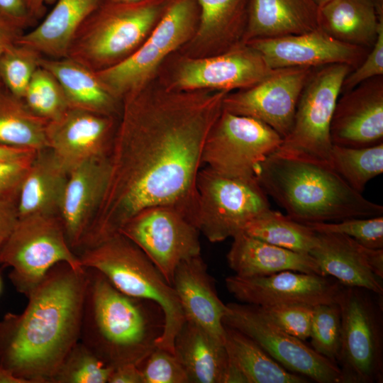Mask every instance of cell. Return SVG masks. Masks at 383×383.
<instances>
[{
    "mask_svg": "<svg viewBox=\"0 0 383 383\" xmlns=\"http://www.w3.org/2000/svg\"><path fill=\"white\" fill-rule=\"evenodd\" d=\"M228 93L145 86L123 98L106 187L82 248L149 206H172L195 225L202 151Z\"/></svg>",
    "mask_w": 383,
    "mask_h": 383,
    "instance_id": "cell-1",
    "label": "cell"
},
{
    "mask_svg": "<svg viewBox=\"0 0 383 383\" xmlns=\"http://www.w3.org/2000/svg\"><path fill=\"white\" fill-rule=\"evenodd\" d=\"M86 268L55 265L27 296L21 313L0 320V366L26 383H50L79 340Z\"/></svg>",
    "mask_w": 383,
    "mask_h": 383,
    "instance_id": "cell-2",
    "label": "cell"
},
{
    "mask_svg": "<svg viewBox=\"0 0 383 383\" xmlns=\"http://www.w3.org/2000/svg\"><path fill=\"white\" fill-rule=\"evenodd\" d=\"M85 268L79 341L112 368L138 365L157 347L164 326L161 309L126 295L100 272Z\"/></svg>",
    "mask_w": 383,
    "mask_h": 383,
    "instance_id": "cell-3",
    "label": "cell"
},
{
    "mask_svg": "<svg viewBox=\"0 0 383 383\" xmlns=\"http://www.w3.org/2000/svg\"><path fill=\"white\" fill-rule=\"evenodd\" d=\"M256 179L287 216L304 224L383 214L382 205L354 190L324 162L274 152L260 165Z\"/></svg>",
    "mask_w": 383,
    "mask_h": 383,
    "instance_id": "cell-4",
    "label": "cell"
},
{
    "mask_svg": "<svg viewBox=\"0 0 383 383\" xmlns=\"http://www.w3.org/2000/svg\"><path fill=\"white\" fill-rule=\"evenodd\" d=\"M83 267L102 273L119 291L155 303L162 310L164 326L156 346L174 353L175 338L186 321L174 287L133 241L121 233L77 252Z\"/></svg>",
    "mask_w": 383,
    "mask_h": 383,
    "instance_id": "cell-5",
    "label": "cell"
},
{
    "mask_svg": "<svg viewBox=\"0 0 383 383\" xmlns=\"http://www.w3.org/2000/svg\"><path fill=\"white\" fill-rule=\"evenodd\" d=\"M170 0H103L77 32L67 57L94 72L136 50L161 18Z\"/></svg>",
    "mask_w": 383,
    "mask_h": 383,
    "instance_id": "cell-6",
    "label": "cell"
},
{
    "mask_svg": "<svg viewBox=\"0 0 383 383\" xmlns=\"http://www.w3.org/2000/svg\"><path fill=\"white\" fill-rule=\"evenodd\" d=\"M336 303L342 327L338 365L343 383L382 382V296L343 286Z\"/></svg>",
    "mask_w": 383,
    "mask_h": 383,
    "instance_id": "cell-7",
    "label": "cell"
},
{
    "mask_svg": "<svg viewBox=\"0 0 383 383\" xmlns=\"http://www.w3.org/2000/svg\"><path fill=\"white\" fill-rule=\"evenodd\" d=\"M195 0H170L152 33L126 58L96 74L108 92L121 101L148 85L163 60L184 43L196 28Z\"/></svg>",
    "mask_w": 383,
    "mask_h": 383,
    "instance_id": "cell-8",
    "label": "cell"
},
{
    "mask_svg": "<svg viewBox=\"0 0 383 383\" xmlns=\"http://www.w3.org/2000/svg\"><path fill=\"white\" fill-rule=\"evenodd\" d=\"M65 262L83 267L69 245L58 215L32 214L19 217L0 253V265L10 267L9 279L26 297L56 264Z\"/></svg>",
    "mask_w": 383,
    "mask_h": 383,
    "instance_id": "cell-9",
    "label": "cell"
},
{
    "mask_svg": "<svg viewBox=\"0 0 383 383\" xmlns=\"http://www.w3.org/2000/svg\"><path fill=\"white\" fill-rule=\"evenodd\" d=\"M353 70L345 64L313 68L299 96L292 130L277 152L330 165V125L343 82Z\"/></svg>",
    "mask_w": 383,
    "mask_h": 383,
    "instance_id": "cell-10",
    "label": "cell"
},
{
    "mask_svg": "<svg viewBox=\"0 0 383 383\" xmlns=\"http://www.w3.org/2000/svg\"><path fill=\"white\" fill-rule=\"evenodd\" d=\"M196 189L195 226L211 243L233 238L270 208L256 178L229 177L204 167L198 173Z\"/></svg>",
    "mask_w": 383,
    "mask_h": 383,
    "instance_id": "cell-11",
    "label": "cell"
},
{
    "mask_svg": "<svg viewBox=\"0 0 383 383\" xmlns=\"http://www.w3.org/2000/svg\"><path fill=\"white\" fill-rule=\"evenodd\" d=\"M282 140L267 124L223 109L206 137L202 166L229 177L256 178L260 165Z\"/></svg>",
    "mask_w": 383,
    "mask_h": 383,
    "instance_id": "cell-12",
    "label": "cell"
},
{
    "mask_svg": "<svg viewBox=\"0 0 383 383\" xmlns=\"http://www.w3.org/2000/svg\"><path fill=\"white\" fill-rule=\"evenodd\" d=\"M223 324L250 337L288 371L318 383H343L340 367L286 333L258 306L229 303Z\"/></svg>",
    "mask_w": 383,
    "mask_h": 383,
    "instance_id": "cell-13",
    "label": "cell"
},
{
    "mask_svg": "<svg viewBox=\"0 0 383 383\" xmlns=\"http://www.w3.org/2000/svg\"><path fill=\"white\" fill-rule=\"evenodd\" d=\"M118 233L144 252L170 285L180 262L201 255L199 231L172 206L157 205L143 209Z\"/></svg>",
    "mask_w": 383,
    "mask_h": 383,
    "instance_id": "cell-14",
    "label": "cell"
},
{
    "mask_svg": "<svg viewBox=\"0 0 383 383\" xmlns=\"http://www.w3.org/2000/svg\"><path fill=\"white\" fill-rule=\"evenodd\" d=\"M313 68L274 69L254 86L228 93L223 109L257 119L284 138L292 130L299 96Z\"/></svg>",
    "mask_w": 383,
    "mask_h": 383,
    "instance_id": "cell-15",
    "label": "cell"
},
{
    "mask_svg": "<svg viewBox=\"0 0 383 383\" xmlns=\"http://www.w3.org/2000/svg\"><path fill=\"white\" fill-rule=\"evenodd\" d=\"M225 284L240 303L261 307L335 303L343 287L328 276L292 270L254 277L234 274L226 278Z\"/></svg>",
    "mask_w": 383,
    "mask_h": 383,
    "instance_id": "cell-16",
    "label": "cell"
},
{
    "mask_svg": "<svg viewBox=\"0 0 383 383\" xmlns=\"http://www.w3.org/2000/svg\"><path fill=\"white\" fill-rule=\"evenodd\" d=\"M273 70L256 50L240 44L215 56L185 60L177 70L174 85L178 90L230 92L254 86Z\"/></svg>",
    "mask_w": 383,
    "mask_h": 383,
    "instance_id": "cell-17",
    "label": "cell"
},
{
    "mask_svg": "<svg viewBox=\"0 0 383 383\" xmlns=\"http://www.w3.org/2000/svg\"><path fill=\"white\" fill-rule=\"evenodd\" d=\"M245 44L256 50L272 69L345 64L354 70L370 51L336 40L321 28L301 34L256 38Z\"/></svg>",
    "mask_w": 383,
    "mask_h": 383,
    "instance_id": "cell-18",
    "label": "cell"
},
{
    "mask_svg": "<svg viewBox=\"0 0 383 383\" xmlns=\"http://www.w3.org/2000/svg\"><path fill=\"white\" fill-rule=\"evenodd\" d=\"M116 126L115 116L70 107L48 121L47 147L70 172L87 160L107 157Z\"/></svg>",
    "mask_w": 383,
    "mask_h": 383,
    "instance_id": "cell-19",
    "label": "cell"
},
{
    "mask_svg": "<svg viewBox=\"0 0 383 383\" xmlns=\"http://www.w3.org/2000/svg\"><path fill=\"white\" fill-rule=\"evenodd\" d=\"M340 94L330 125L332 144L365 148L383 143V75Z\"/></svg>",
    "mask_w": 383,
    "mask_h": 383,
    "instance_id": "cell-20",
    "label": "cell"
},
{
    "mask_svg": "<svg viewBox=\"0 0 383 383\" xmlns=\"http://www.w3.org/2000/svg\"><path fill=\"white\" fill-rule=\"evenodd\" d=\"M309 254L325 276L345 287L383 295V249H372L340 233H318Z\"/></svg>",
    "mask_w": 383,
    "mask_h": 383,
    "instance_id": "cell-21",
    "label": "cell"
},
{
    "mask_svg": "<svg viewBox=\"0 0 383 383\" xmlns=\"http://www.w3.org/2000/svg\"><path fill=\"white\" fill-rule=\"evenodd\" d=\"M109 171L107 156L87 160L69 172L59 216L67 242L75 253L92 224L104 194Z\"/></svg>",
    "mask_w": 383,
    "mask_h": 383,
    "instance_id": "cell-22",
    "label": "cell"
},
{
    "mask_svg": "<svg viewBox=\"0 0 383 383\" xmlns=\"http://www.w3.org/2000/svg\"><path fill=\"white\" fill-rule=\"evenodd\" d=\"M172 286L179 299L186 321L192 322L224 342L223 318L227 305L218 297L213 280L201 255L180 262Z\"/></svg>",
    "mask_w": 383,
    "mask_h": 383,
    "instance_id": "cell-23",
    "label": "cell"
},
{
    "mask_svg": "<svg viewBox=\"0 0 383 383\" xmlns=\"http://www.w3.org/2000/svg\"><path fill=\"white\" fill-rule=\"evenodd\" d=\"M226 258L235 275L240 277L265 276L285 270L323 275L310 254L270 244L243 231L233 237Z\"/></svg>",
    "mask_w": 383,
    "mask_h": 383,
    "instance_id": "cell-24",
    "label": "cell"
},
{
    "mask_svg": "<svg viewBox=\"0 0 383 383\" xmlns=\"http://www.w3.org/2000/svg\"><path fill=\"white\" fill-rule=\"evenodd\" d=\"M318 28L319 7L313 0H249L243 43Z\"/></svg>",
    "mask_w": 383,
    "mask_h": 383,
    "instance_id": "cell-25",
    "label": "cell"
},
{
    "mask_svg": "<svg viewBox=\"0 0 383 383\" xmlns=\"http://www.w3.org/2000/svg\"><path fill=\"white\" fill-rule=\"evenodd\" d=\"M103 0H56L40 23L23 32L16 43L48 58L67 57L82 24Z\"/></svg>",
    "mask_w": 383,
    "mask_h": 383,
    "instance_id": "cell-26",
    "label": "cell"
},
{
    "mask_svg": "<svg viewBox=\"0 0 383 383\" xmlns=\"http://www.w3.org/2000/svg\"><path fill=\"white\" fill-rule=\"evenodd\" d=\"M69 172L50 149L37 150L18 192V216H59Z\"/></svg>",
    "mask_w": 383,
    "mask_h": 383,
    "instance_id": "cell-27",
    "label": "cell"
},
{
    "mask_svg": "<svg viewBox=\"0 0 383 383\" xmlns=\"http://www.w3.org/2000/svg\"><path fill=\"white\" fill-rule=\"evenodd\" d=\"M174 353L189 383H223L228 364L224 342L186 321L178 332Z\"/></svg>",
    "mask_w": 383,
    "mask_h": 383,
    "instance_id": "cell-28",
    "label": "cell"
},
{
    "mask_svg": "<svg viewBox=\"0 0 383 383\" xmlns=\"http://www.w3.org/2000/svg\"><path fill=\"white\" fill-rule=\"evenodd\" d=\"M40 66L50 72L62 87L70 107L115 116L118 104L96 72L69 57H43Z\"/></svg>",
    "mask_w": 383,
    "mask_h": 383,
    "instance_id": "cell-29",
    "label": "cell"
},
{
    "mask_svg": "<svg viewBox=\"0 0 383 383\" xmlns=\"http://www.w3.org/2000/svg\"><path fill=\"white\" fill-rule=\"evenodd\" d=\"M382 24L373 0H331L319 7V28L348 44L370 50Z\"/></svg>",
    "mask_w": 383,
    "mask_h": 383,
    "instance_id": "cell-30",
    "label": "cell"
},
{
    "mask_svg": "<svg viewBox=\"0 0 383 383\" xmlns=\"http://www.w3.org/2000/svg\"><path fill=\"white\" fill-rule=\"evenodd\" d=\"M195 1L199 7L197 43H210L219 53L243 44L249 0Z\"/></svg>",
    "mask_w": 383,
    "mask_h": 383,
    "instance_id": "cell-31",
    "label": "cell"
},
{
    "mask_svg": "<svg viewBox=\"0 0 383 383\" xmlns=\"http://www.w3.org/2000/svg\"><path fill=\"white\" fill-rule=\"evenodd\" d=\"M224 327L228 362L240 371L246 383L309 382L307 378L286 370L250 337L236 329Z\"/></svg>",
    "mask_w": 383,
    "mask_h": 383,
    "instance_id": "cell-32",
    "label": "cell"
},
{
    "mask_svg": "<svg viewBox=\"0 0 383 383\" xmlns=\"http://www.w3.org/2000/svg\"><path fill=\"white\" fill-rule=\"evenodd\" d=\"M48 121L32 112L23 99L0 89V145L39 150L47 147Z\"/></svg>",
    "mask_w": 383,
    "mask_h": 383,
    "instance_id": "cell-33",
    "label": "cell"
},
{
    "mask_svg": "<svg viewBox=\"0 0 383 383\" xmlns=\"http://www.w3.org/2000/svg\"><path fill=\"white\" fill-rule=\"evenodd\" d=\"M242 231L270 244L303 253L309 254L318 243L317 233L310 226L270 208L247 223Z\"/></svg>",
    "mask_w": 383,
    "mask_h": 383,
    "instance_id": "cell-34",
    "label": "cell"
},
{
    "mask_svg": "<svg viewBox=\"0 0 383 383\" xmlns=\"http://www.w3.org/2000/svg\"><path fill=\"white\" fill-rule=\"evenodd\" d=\"M330 165L350 187L362 194L367 183L383 172V143L365 148L333 145Z\"/></svg>",
    "mask_w": 383,
    "mask_h": 383,
    "instance_id": "cell-35",
    "label": "cell"
},
{
    "mask_svg": "<svg viewBox=\"0 0 383 383\" xmlns=\"http://www.w3.org/2000/svg\"><path fill=\"white\" fill-rule=\"evenodd\" d=\"M113 370L79 340L63 359L50 383H108Z\"/></svg>",
    "mask_w": 383,
    "mask_h": 383,
    "instance_id": "cell-36",
    "label": "cell"
},
{
    "mask_svg": "<svg viewBox=\"0 0 383 383\" xmlns=\"http://www.w3.org/2000/svg\"><path fill=\"white\" fill-rule=\"evenodd\" d=\"M43 57L38 52L16 43L0 57V82L13 96L23 99Z\"/></svg>",
    "mask_w": 383,
    "mask_h": 383,
    "instance_id": "cell-37",
    "label": "cell"
},
{
    "mask_svg": "<svg viewBox=\"0 0 383 383\" xmlns=\"http://www.w3.org/2000/svg\"><path fill=\"white\" fill-rule=\"evenodd\" d=\"M23 100L32 112L48 121L58 118L70 108L57 79L41 66L34 73Z\"/></svg>",
    "mask_w": 383,
    "mask_h": 383,
    "instance_id": "cell-38",
    "label": "cell"
},
{
    "mask_svg": "<svg viewBox=\"0 0 383 383\" xmlns=\"http://www.w3.org/2000/svg\"><path fill=\"white\" fill-rule=\"evenodd\" d=\"M309 338L311 347L316 353L338 365L342 327L340 308L336 302L313 307Z\"/></svg>",
    "mask_w": 383,
    "mask_h": 383,
    "instance_id": "cell-39",
    "label": "cell"
},
{
    "mask_svg": "<svg viewBox=\"0 0 383 383\" xmlns=\"http://www.w3.org/2000/svg\"><path fill=\"white\" fill-rule=\"evenodd\" d=\"M318 233L345 235L362 245L383 249V216L351 218L336 222L306 223Z\"/></svg>",
    "mask_w": 383,
    "mask_h": 383,
    "instance_id": "cell-40",
    "label": "cell"
},
{
    "mask_svg": "<svg viewBox=\"0 0 383 383\" xmlns=\"http://www.w3.org/2000/svg\"><path fill=\"white\" fill-rule=\"evenodd\" d=\"M138 366L141 371L143 383H189L177 356L158 347Z\"/></svg>",
    "mask_w": 383,
    "mask_h": 383,
    "instance_id": "cell-41",
    "label": "cell"
},
{
    "mask_svg": "<svg viewBox=\"0 0 383 383\" xmlns=\"http://www.w3.org/2000/svg\"><path fill=\"white\" fill-rule=\"evenodd\" d=\"M259 307L272 322L286 333L303 341L309 338L313 306L287 304Z\"/></svg>",
    "mask_w": 383,
    "mask_h": 383,
    "instance_id": "cell-42",
    "label": "cell"
},
{
    "mask_svg": "<svg viewBox=\"0 0 383 383\" xmlns=\"http://www.w3.org/2000/svg\"><path fill=\"white\" fill-rule=\"evenodd\" d=\"M379 75H383V24L379 28L374 45L362 63L345 78L341 93L352 89L365 80Z\"/></svg>",
    "mask_w": 383,
    "mask_h": 383,
    "instance_id": "cell-43",
    "label": "cell"
},
{
    "mask_svg": "<svg viewBox=\"0 0 383 383\" xmlns=\"http://www.w3.org/2000/svg\"><path fill=\"white\" fill-rule=\"evenodd\" d=\"M35 153L24 158L0 160V199L17 200L21 185Z\"/></svg>",
    "mask_w": 383,
    "mask_h": 383,
    "instance_id": "cell-44",
    "label": "cell"
},
{
    "mask_svg": "<svg viewBox=\"0 0 383 383\" xmlns=\"http://www.w3.org/2000/svg\"><path fill=\"white\" fill-rule=\"evenodd\" d=\"M18 218L17 200L0 199V253L13 232Z\"/></svg>",
    "mask_w": 383,
    "mask_h": 383,
    "instance_id": "cell-45",
    "label": "cell"
},
{
    "mask_svg": "<svg viewBox=\"0 0 383 383\" xmlns=\"http://www.w3.org/2000/svg\"><path fill=\"white\" fill-rule=\"evenodd\" d=\"M0 16L22 31L33 21L23 0H0Z\"/></svg>",
    "mask_w": 383,
    "mask_h": 383,
    "instance_id": "cell-46",
    "label": "cell"
},
{
    "mask_svg": "<svg viewBox=\"0 0 383 383\" xmlns=\"http://www.w3.org/2000/svg\"><path fill=\"white\" fill-rule=\"evenodd\" d=\"M108 383H143V379L137 365L126 364L113 368Z\"/></svg>",
    "mask_w": 383,
    "mask_h": 383,
    "instance_id": "cell-47",
    "label": "cell"
},
{
    "mask_svg": "<svg viewBox=\"0 0 383 383\" xmlns=\"http://www.w3.org/2000/svg\"><path fill=\"white\" fill-rule=\"evenodd\" d=\"M22 33L23 31L0 16V57L6 48L16 43ZM2 87L0 82V89Z\"/></svg>",
    "mask_w": 383,
    "mask_h": 383,
    "instance_id": "cell-48",
    "label": "cell"
},
{
    "mask_svg": "<svg viewBox=\"0 0 383 383\" xmlns=\"http://www.w3.org/2000/svg\"><path fill=\"white\" fill-rule=\"evenodd\" d=\"M37 150L13 148L0 145V160H16L29 157Z\"/></svg>",
    "mask_w": 383,
    "mask_h": 383,
    "instance_id": "cell-49",
    "label": "cell"
},
{
    "mask_svg": "<svg viewBox=\"0 0 383 383\" xmlns=\"http://www.w3.org/2000/svg\"><path fill=\"white\" fill-rule=\"evenodd\" d=\"M56 0H23L26 9L33 19L36 20L45 13L46 6Z\"/></svg>",
    "mask_w": 383,
    "mask_h": 383,
    "instance_id": "cell-50",
    "label": "cell"
},
{
    "mask_svg": "<svg viewBox=\"0 0 383 383\" xmlns=\"http://www.w3.org/2000/svg\"><path fill=\"white\" fill-rule=\"evenodd\" d=\"M0 383H26L10 370L0 366Z\"/></svg>",
    "mask_w": 383,
    "mask_h": 383,
    "instance_id": "cell-51",
    "label": "cell"
},
{
    "mask_svg": "<svg viewBox=\"0 0 383 383\" xmlns=\"http://www.w3.org/2000/svg\"><path fill=\"white\" fill-rule=\"evenodd\" d=\"M314 2L318 6V7H321L331 1V0H313Z\"/></svg>",
    "mask_w": 383,
    "mask_h": 383,
    "instance_id": "cell-52",
    "label": "cell"
},
{
    "mask_svg": "<svg viewBox=\"0 0 383 383\" xmlns=\"http://www.w3.org/2000/svg\"><path fill=\"white\" fill-rule=\"evenodd\" d=\"M1 286H2V281H1V275H0V292L1 291Z\"/></svg>",
    "mask_w": 383,
    "mask_h": 383,
    "instance_id": "cell-53",
    "label": "cell"
},
{
    "mask_svg": "<svg viewBox=\"0 0 383 383\" xmlns=\"http://www.w3.org/2000/svg\"><path fill=\"white\" fill-rule=\"evenodd\" d=\"M116 1H138V0H116Z\"/></svg>",
    "mask_w": 383,
    "mask_h": 383,
    "instance_id": "cell-54",
    "label": "cell"
}]
</instances>
